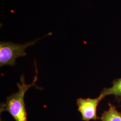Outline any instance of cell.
<instances>
[{
  "label": "cell",
  "instance_id": "1",
  "mask_svg": "<svg viewBox=\"0 0 121 121\" xmlns=\"http://www.w3.org/2000/svg\"><path fill=\"white\" fill-rule=\"evenodd\" d=\"M37 74L38 69L35 67V75L33 82L30 84H26L23 75L21 76L20 83H17L18 91L17 92L13 93L7 97L6 102L1 104L0 112L4 111L9 112L15 121H27V112L24 102V95L26 91L31 86H35L36 88H39L35 84L38 80Z\"/></svg>",
  "mask_w": 121,
  "mask_h": 121
},
{
  "label": "cell",
  "instance_id": "2",
  "mask_svg": "<svg viewBox=\"0 0 121 121\" xmlns=\"http://www.w3.org/2000/svg\"><path fill=\"white\" fill-rule=\"evenodd\" d=\"M43 37L24 43H14L10 41H1L0 42V66L14 65L16 59L17 57L26 55L25 51L26 48L35 44Z\"/></svg>",
  "mask_w": 121,
  "mask_h": 121
},
{
  "label": "cell",
  "instance_id": "3",
  "mask_svg": "<svg viewBox=\"0 0 121 121\" xmlns=\"http://www.w3.org/2000/svg\"><path fill=\"white\" fill-rule=\"evenodd\" d=\"M105 97L103 94L100 93L99 96L95 99L80 98L77 99L78 111L82 115V120L90 121L91 120H97L101 119L97 115V107L99 102Z\"/></svg>",
  "mask_w": 121,
  "mask_h": 121
},
{
  "label": "cell",
  "instance_id": "4",
  "mask_svg": "<svg viewBox=\"0 0 121 121\" xmlns=\"http://www.w3.org/2000/svg\"><path fill=\"white\" fill-rule=\"evenodd\" d=\"M109 109L102 115L101 121H121V113L117 111L115 106L109 103Z\"/></svg>",
  "mask_w": 121,
  "mask_h": 121
},
{
  "label": "cell",
  "instance_id": "5",
  "mask_svg": "<svg viewBox=\"0 0 121 121\" xmlns=\"http://www.w3.org/2000/svg\"><path fill=\"white\" fill-rule=\"evenodd\" d=\"M112 86L110 88H104L101 93L105 96L113 95L116 97H121V78L114 80L112 83Z\"/></svg>",
  "mask_w": 121,
  "mask_h": 121
}]
</instances>
